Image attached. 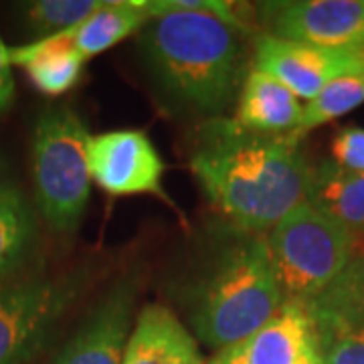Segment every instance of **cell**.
<instances>
[{"label":"cell","instance_id":"6da1fadb","mask_svg":"<svg viewBox=\"0 0 364 364\" xmlns=\"http://www.w3.org/2000/svg\"><path fill=\"white\" fill-rule=\"evenodd\" d=\"M208 203L239 233H269L308 203L314 168L291 134H257L235 119H213L191 154Z\"/></svg>","mask_w":364,"mask_h":364},{"label":"cell","instance_id":"7a4b0ae2","mask_svg":"<svg viewBox=\"0 0 364 364\" xmlns=\"http://www.w3.org/2000/svg\"><path fill=\"white\" fill-rule=\"evenodd\" d=\"M243 31L193 11L154 16L140 45L162 93L198 116H219L241 93L247 71Z\"/></svg>","mask_w":364,"mask_h":364},{"label":"cell","instance_id":"3957f363","mask_svg":"<svg viewBox=\"0 0 364 364\" xmlns=\"http://www.w3.org/2000/svg\"><path fill=\"white\" fill-rule=\"evenodd\" d=\"M284 301L267 237L241 233L198 284L191 324L207 346L225 350L253 336Z\"/></svg>","mask_w":364,"mask_h":364},{"label":"cell","instance_id":"277c9868","mask_svg":"<svg viewBox=\"0 0 364 364\" xmlns=\"http://www.w3.org/2000/svg\"><path fill=\"white\" fill-rule=\"evenodd\" d=\"M91 134L71 107L43 112L33 134V178L43 219L57 233H73L91 193Z\"/></svg>","mask_w":364,"mask_h":364},{"label":"cell","instance_id":"5b68a950","mask_svg":"<svg viewBox=\"0 0 364 364\" xmlns=\"http://www.w3.org/2000/svg\"><path fill=\"white\" fill-rule=\"evenodd\" d=\"M265 237L286 301L316 298L356 253L354 235L310 203L287 213Z\"/></svg>","mask_w":364,"mask_h":364},{"label":"cell","instance_id":"8992f818","mask_svg":"<svg viewBox=\"0 0 364 364\" xmlns=\"http://www.w3.org/2000/svg\"><path fill=\"white\" fill-rule=\"evenodd\" d=\"M85 286V269L0 286V364L31 360Z\"/></svg>","mask_w":364,"mask_h":364},{"label":"cell","instance_id":"52a82bcc","mask_svg":"<svg viewBox=\"0 0 364 364\" xmlns=\"http://www.w3.org/2000/svg\"><path fill=\"white\" fill-rule=\"evenodd\" d=\"M324 364H364V253L304 304Z\"/></svg>","mask_w":364,"mask_h":364},{"label":"cell","instance_id":"ba28073f","mask_svg":"<svg viewBox=\"0 0 364 364\" xmlns=\"http://www.w3.org/2000/svg\"><path fill=\"white\" fill-rule=\"evenodd\" d=\"M269 35L330 49H364V0L265 2Z\"/></svg>","mask_w":364,"mask_h":364},{"label":"cell","instance_id":"9c48e42d","mask_svg":"<svg viewBox=\"0 0 364 364\" xmlns=\"http://www.w3.org/2000/svg\"><path fill=\"white\" fill-rule=\"evenodd\" d=\"M253 63L284 83L299 100L310 102L326 85L346 73L363 71L364 49H330L286 41L273 35L255 37Z\"/></svg>","mask_w":364,"mask_h":364},{"label":"cell","instance_id":"30bf717a","mask_svg":"<svg viewBox=\"0 0 364 364\" xmlns=\"http://www.w3.org/2000/svg\"><path fill=\"white\" fill-rule=\"evenodd\" d=\"M91 181L112 196L154 195L168 200L162 186L164 162L152 140L138 130L91 136Z\"/></svg>","mask_w":364,"mask_h":364},{"label":"cell","instance_id":"8fae6325","mask_svg":"<svg viewBox=\"0 0 364 364\" xmlns=\"http://www.w3.org/2000/svg\"><path fill=\"white\" fill-rule=\"evenodd\" d=\"M136 284H117L69 340L55 364H124L132 334Z\"/></svg>","mask_w":364,"mask_h":364},{"label":"cell","instance_id":"7c38bea8","mask_svg":"<svg viewBox=\"0 0 364 364\" xmlns=\"http://www.w3.org/2000/svg\"><path fill=\"white\" fill-rule=\"evenodd\" d=\"M124 364H207L193 334L160 304L138 314L124 354Z\"/></svg>","mask_w":364,"mask_h":364},{"label":"cell","instance_id":"4fadbf2b","mask_svg":"<svg viewBox=\"0 0 364 364\" xmlns=\"http://www.w3.org/2000/svg\"><path fill=\"white\" fill-rule=\"evenodd\" d=\"M73 31L75 28H69L9 49L11 65L25 67L31 83L41 93L49 97L63 95L77 83L85 63L83 55L75 47Z\"/></svg>","mask_w":364,"mask_h":364},{"label":"cell","instance_id":"5bb4252c","mask_svg":"<svg viewBox=\"0 0 364 364\" xmlns=\"http://www.w3.org/2000/svg\"><path fill=\"white\" fill-rule=\"evenodd\" d=\"M304 105L284 83L253 67L243 81L235 122L257 134H291Z\"/></svg>","mask_w":364,"mask_h":364},{"label":"cell","instance_id":"9a60e30c","mask_svg":"<svg viewBox=\"0 0 364 364\" xmlns=\"http://www.w3.org/2000/svg\"><path fill=\"white\" fill-rule=\"evenodd\" d=\"M312 340V324L306 306L284 301V306L239 344L243 364H298L301 352Z\"/></svg>","mask_w":364,"mask_h":364},{"label":"cell","instance_id":"2e32d148","mask_svg":"<svg viewBox=\"0 0 364 364\" xmlns=\"http://www.w3.org/2000/svg\"><path fill=\"white\" fill-rule=\"evenodd\" d=\"M308 203L352 235L364 233V174L326 160L314 168Z\"/></svg>","mask_w":364,"mask_h":364},{"label":"cell","instance_id":"e0dca14e","mask_svg":"<svg viewBox=\"0 0 364 364\" xmlns=\"http://www.w3.org/2000/svg\"><path fill=\"white\" fill-rule=\"evenodd\" d=\"M152 21L146 0L136 2H104L85 23L75 26L73 41L77 51L87 61L91 57L116 47L132 33L142 31Z\"/></svg>","mask_w":364,"mask_h":364},{"label":"cell","instance_id":"ac0fdd59","mask_svg":"<svg viewBox=\"0 0 364 364\" xmlns=\"http://www.w3.org/2000/svg\"><path fill=\"white\" fill-rule=\"evenodd\" d=\"M363 104L364 69L363 71H354V73H346L342 77L330 81L314 100L306 102L304 109H301V117H299L296 130L291 132V136L301 142V138L308 132L316 130V128L324 126L336 117L346 116L348 112L356 109Z\"/></svg>","mask_w":364,"mask_h":364},{"label":"cell","instance_id":"d6986e66","mask_svg":"<svg viewBox=\"0 0 364 364\" xmlns=\"http://www.w3.org/2000/svg\"><path fill=\"white\" fill-rule=\"evenodd\" d=\"M33 215L18 188L0 191V277L23 261L33 239Z\"/></svg>","mask_w":364,"mask_h":364},{"label":"cell","instance_id":"ffe728a7","mask_svg":"<svg viewBox=\"0 0 364 364\" xmlns=\"http://www.w3.org/2000/svg\"><path fill=\"white\" fill-rule=\"evenodd\" d=\"M102 0H37L25 6L26 25L43 37H51L85 23Z\"/></svg>","mask_w":364,"mask_h":364},{"label":"cell","instance_id":"44dd1931","mask_svg":"<svg viewBox=\"0 0 364 364\" xmlns=\"http://www.w3.org/2000/svg\"><path fill=\"white\" fill-rule=\"evenodd\" d=\"M330 160L342 170L364 174V128H342L332 140Z\"/></svg>","mask_w":364,"mask_h":364},{"label":"cell","instance_id":"7402d4cb","mask_svg":"<svg viewBox=\"0 0 364 364\" xmlns=\"http://www.w3.org/2000/svg\"><path fill=\"white\" fill-rule=\"evenodd\" d=\"M13 95L14 79L11 73V57H9V49L0 39V112L9 107V104L13 102Z\"/></svg>","mask_w":364,"mask_h":364},{"label":"cell","instance_id":"603a6c76","mask_svg":"<svg viewBox=\"0 0 364 364\" xmlns=\"http://www.w3.org/2000/svg\"><path fill=\"white\" fill-rule=\"evenodd\" d=\"M207 364H243V356H241V348L239 344L231 346V348H225L215 354V358Z\"/></svg>","mask_w":364,"mask_h":364},{"label":"cell","instance_id":"cb8c5ba5","mask_svg":"<svg viewBox=\"0 0 364 364\" xmlns=\"http://www.w3.org/2000/svg\"><path fill=\"white\" fill-rule=\"evenodd\" d=\"M298 364H324L322 363V356H320V350H318V344H316V340L308 342V346H306V350L301 352V356H299Z\"/></svg>","mask_w":364,"mask_h":364},{"label":"cell","instance_id":"d4e9b609","mask_svg":"<svg viewBox=\"0 0 364 364\" xmlns=\"http://www.w3.org/2000/svg\"><path fill=\"white\" fill-rule=\"evenodd\" d=\"M6 186H11L9 181H6V164H4V160L0 158V191L6 188Z\"/></svg>","mask_w":364,"mask_h":364}]
</instances>
